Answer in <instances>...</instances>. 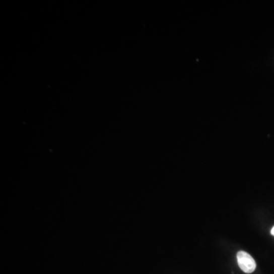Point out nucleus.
<instances>
[{"instance_id": "obj_1", "label": "nucleus", "mask_w": 274, "mask_h": 274, "mask_svg": "<svg viewBox=\"0 0 274 274\" xmlns=\"http://www.w3.org/2000/svg\"><path fill=\"white\" fill-rule=\"evenodd\" d=\"M237 261L240 269L246 273H251L256 269V262L248 253L238 251L237 254Z\"/></svg>"}, {"instance_id": "obj_2", "label": "nucleus", "mask_w": 274, "mask_h": 274, "mask_svg": "<svg viewBox=\"0 0 274 274\" xmlns=\"http://www.w3.org/2000/svg\"><path fill=\"white\" fill-rule=\"evenodd\" d=\"M271 234L274 236V226L272 228V229H271Z\"/></svg>"}]
</instances>
